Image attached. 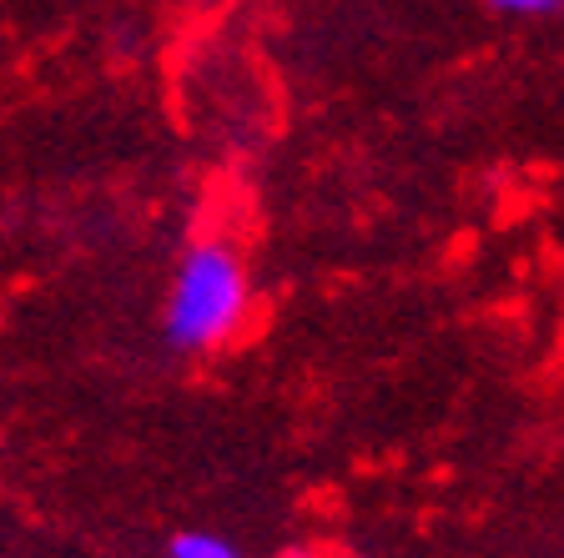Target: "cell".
I'll use <instances>...</instances> for the list:
<instances>
[{
    "instance_id": "6da1fadb",
    "label": "cell",
    "mask_w": 564,
    "mask_h": 558,
    "mask_svg": "<svg viewBox=\"0 0 564 558\" xmlns=\"http://www.w3.org/2000/svg\"><path fill=\"white\" fill-rule=\"evenodd\" d=\"M247 313H252V277H247L242 252L232 242H223V237H197L182 252L172 287H166V307H162L166 348L182 352V358L223 352L247 327Z\"/></svg>"
},
{
    "instance_id": "7a4b0ae2",
    "label": "cell",
    "mask_w": 564,
    "mask_h": 558,
    "mask_svg": "<svg viewBox=\"0 0 564 558\" xmlns=\"http://www.w3.org/2000/svg\"><path fill=\"white\" fill-rule=\"evenodd\" d=\"M166 558H242V548L217 528H176L166 538Z\"/></svg>"
},
{
    "instance_id": "3957f363",
    "label": "cell",
    "mask_w": 564,
    "mask_h": 558,
    "mask_svg": "<svg viewBox=\"0 0 564 558\" xmlns=\"http://www.w3.org/2000/svg\"><path fill=\"white\" fill-rule=\"evenodd\" d=\"M484 6L505 21H554V15H564V0H484Z\"/></svg>"
},
{
    "instance_id": "277c9868",
    "label": "cell",
    "mask_w": 564,
    "mask_h": 558,
    "mask_svg": "<svg viewBox=\"0 0 564 558\" xmlns=\"http://www.w3.org/2000/svg\"><path fill=\"white\" fill-rule=\"evenodd\" d=\"M278 558H328V554H317V548H307V544H293V548H282Z\"/></svg>"
}]
</instances>
